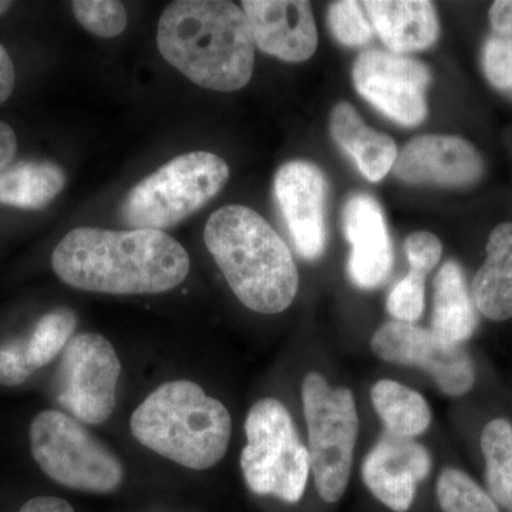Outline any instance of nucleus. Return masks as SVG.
Listing matches in <instances>:
<instances>
[{
	"instance_id": "obj_25",
	"label": "nucleus",
	"mask_w": 512,
	"mask_h": 512,
	"mask_svg": "<svg viewBox=\"0 0 512 512\" xmlns=\"http://www.w3.org/2000/svg\"><path fill=\"white\" fill-rule=\"evenodd\" d=\"M437 500L443 512H500L487 491L458 468H446L440 474Z\"/></svg>"
},
{
	"instance_id": "obj_6",
	"label": "nucleus",
	"mask_w": 512,
	"mask_h": 512,
	"mask_svg": "<svg viewBox=\"0 0 512 512\" xmlns=\"http://www.w3.org/2000/svg\"><path fill=\"white\" fill-rule=\"evenodd\" d=\"M245 436L241 470L249 490L285 503L301 501L311 460L285 404L272 397L256 402L245 420Z\"/></svg>"
},
{
	"instance_id": "obj_4",
	"label": "nucleus",
	"mask_w": 512,
	"mask_h": 512,
	"mask_svg": "<svg viewBox=\"0 0 512 512\" xmlns=\"http://www.w3.org/2000/svg\"><path fill=\"white\" fill-rule=\"evenodd\" d=\"M134 439L191 470H208L227 454L232 420L227 407L200 384L173 380L158 386L130 420Z\"/></svg>"
},
{
	"instance_id": "obj_2",
	"label": "nucleus",
	"mask_w": 512,
	"mask_h": 512,
	"mask_svg": "<svg viewBox=\"0 0 512 512\" xmlns=\"http://www.w3.org/2000/svg\"><path fill=\"white\" fill-rule=\"evenodd\" d=\"M157 46L178 72L214 92H238L254 73L247 16L229 0L171 2L158 20Z\"/></svg>"
},
{
	"instance_id": "obj_7",
	"label": "nucleus",
	"mask_w": 512,
	"mask_h": 512,
	"mask_svg": "<svg viewBox=\"0 0 512 512\" xmlns=\"http://www.w3.org/2000/svg\"><path fill=\"white\" fill-rule=\"evenodd\" d=\"M29 440L37 466L63 487L109 494L123 483L124 467L116 454L70 414L53 409L37 414Z\"/></svg>"
},
{
	"instance_id": "obj_28",
	"label": "nucleus",
	"mask_w": 512,
	"mask_h": 512,
	"mask_svg": "<svg viewBox=\"0 0 512 512\" xmlns=\"http://www.w3.org/2000/svg\"><path fill=\"white\" fill-rule=\"evenodd\" d=\"M426 296V276L410 271L402 281L397 282L389 293L386 308L399 322L413 323L424 312Z\"/></svg>"
},
{
	"instance_id": "obj_18",
	"label": "nucleus",
	"mask_w": 512,
	"mask_h": 512,
	"mask_svg": "<svg viewBox=\"0 0 512 512\" xmlns=\"http://www.w3.org/2000/svg\"><path fill=\"white\" fill-rule=\"evenodd\" d=\"M330 134L372 183L386 177L399 154L392 137L366 126L357 111L345 101L336 104L330 114Z\"/></svg>"
},
{
	"instance_id": "obj_26",
	"label": "nucleus",
	"mask_w": 512,
	"mask_h": 512,
	"mask_svg": "<svg viewBox=\"0 0 512 512\" xmlns=\"http://www.w3.org/2000/svg\"><path fill=\"white\" fill-rule=\"evenodd\" d=\"M72 8L80 25L93 35L111 39L126 29V8L117 0H74Z\"/></svg>"
},
{
	"instance_id": "obj_3",
	"label": "nucleus",
	"mask_w": 512,
	"mask_h": 512,
	"mask_svg": "<svg viewBox=\"0 0 512 512\" xmlns=\"http://www.w3.org/2000/svg\"><path fill=\"white\" fill-rule=\"evenodd\" d=\"M204 241L229 288L251 311L275 315L295 301L298 268L281 235L251 208L227 205L208 218Z\"/></svg>"
},
{
	"instance_id": "obj_1",
	"label": "nucleus",
	"mask_w": 512,
	"mask_h": 512,
	"mask_svg": "<svg viewBox=\"0 0 512 512\" xmlns=\"http://www.w3.org/2000/svg\"><path fill=\"white\" fill-rule=\"evenodd\" d=\"M52 266L64 284L82 291L154 295L183 284L191 261L183 245L164 231L82 227L57 244Z\"/></svg>"
},
{
	"instance_id": "obj_22",
	"label": "nucleus",
	"mask_w": 512,
	"mask_h": 512,
	"mask_svg": "<svg viewBox=\"0 0 512 512\" xmlns=\"http://www.w3.org/2000/svg\"><path fill=\"white\" fill-rule=\"evenodd\" d=\"M386 431L400 437L421 436L431 424L429 403L416 390L394 380H379L370 392Z\"/></svg>"
},
{
	"instance_id": "obj_36",
	"label": "nucleus",
	"mask_w": 512,
	"mask_h": 512,
	"mask_svg": "<svg viewBox=\"0 0 512 512\" xmlns=\"http://www.w3.org/2000/svg\"><path fill=\"white\" fill-rule=\"evenodd\" d=\"M10 6H12V3L6 2V0H0V15H3V13L8 12Z\"/></svg>"
},
{
	"instance_id": "obj_30",
	"label": "nucleus",
	"mask_w": 512,
	"mask_h": 512,
	"mask_svg": "<svg viewBox=\"0 0 512 512\" xmlns=\"http://www.w3.org/2000/svg\"><path fill=\"white\" fill-rule=\"evenodd\" d=\"M410 269L417 274L427 276L439 264L443 255L440 239L430 232H414L404 244Z\"/></svg>"
},
{
	"instance_id": "obj_12",
	"label": "nucleus",
	"mask_w": 512,
	"mask_h": 512,
	"mask_svg": "<svg viewBox=\"0 0 512 512\" xmlns=\"http://www.w3.org/2000/svg\"><path fill=\"white\" fill-rule=\"evenodd\" d=\"M325 175L308 161H289L275 175L276 204L288 228L296 251L315 261L326 247Z\"/></svg>"
},
{
	"instance_id": "obj_5",
	"label": "nucleus",
	"mask_w": 512,
	"mask_h": 512,
	"mask_svg": "<svg viewBox=\"0 0 512 512\" xmlns=\"http://www.w3.org/2000/svg\"><path fill=\"white\" fill-rule=\"evenodd\" d=\"M228 178V164L217 154H181L128 191L121 202V221L131 229L174 227L214 200Z\"/></svg>"
},
{
	"instance_id": "obj_11",
	"label": "nucleus",
	"mask_w": 512,
	"mask_h": 512,
	"mask_svg": "<svg viewBox=\"0 0 512 512\" xmlns=\"http://www.w3.org/2000/svg\"><path fill=\"white\" fill-rule=\"evenodd\" d=\"M429 67L384 50H369L357 57L353 83L363 99L404 127L419 126L427 116Z\"/></svg>"
},
{
	"instance_id": "obj_27",
	"label": "nucleus",
	"mask_w": 512,
	"mask_h": 512,
	"mask_svg": "<svg viewBox=\"0 0 512 512\" xmlns=\"http://www.w3.org/2000/svg\"><path fill=\"white\" fill-rule=\"evenodd\" d=\"M330 32L345 46H363L373 37V26L363 15L359 3L352 0L333 2L329 8Z\"/></svg>"
},
{
	"instance_id": "obj_15",
	"label": "nucleus",
	"mask_w": 512,
	"mask_h": 512,
	"mask_svg": "<svg viewBox=\"0 0 512 512\" xmlns=\"http://www.w3.org/2000/svg\"><path fill=\"white\" fill-rule=\"evenodd\" d=\"M255 47L288 63H302L315 55L318 30L311 5L302 0H244Z\"/></svg>"
},
{
	"instance_id": "obj_16",
	"label": "nucleus",
	"mask_w": 512,
	"mask_h": 512,
	"mask_svg": "<svg viewBox=\"0 0 512 512\" xmlns=\"http://www.w3.org/2000/svg\"><path fill=\"white\" fill-rule=\"evenodd\" d=\"M343 229L352 252L348 272L359 289L379 288L392 274L394 255L389 229L379 202L367 194H355L343 210Z\"/></svg>"
},
{
	"instance_id": "obj_10",
	"label": "nucleus",
	"mask_w": 512,
	"mask_h": 512,
	"mask_svg": "<svg viewBox=\"0 0 512 512\" xmlns=\"http://www.w3.org/2000/svg\"><path fill=\"white\" fill-rule=\"evenodd\" d=\"M372 350L384 362L429 373L446 396H464L476 383V370L463 346L448 343L433 330L413 323H384L373 335Z\"/></svg>"
},
{
	"instance_id": "obj_17",
	"label": "nucleus",
	"mask_w": 512,
	"mask_h": 512,
	"mask_svg": "<svg viewBox=\"0 0 512 512\" xmlns=\"http://www.w3.org/2000/svg\"><path fill=\"white\" fill-rule=\"evenodd\" d=\"M363 6L377 35L397 55L427 49L439 37V18L427 0H367Z\"/></svg>"
},
{
	"instance_id": "obj_9",
	"label": "nucleus",
	"mask_w": 512,
	"mask_h": 512,
	"mask_svg": "<svg viewBox=\"0 0 512 512\" xmlns=\"http://www.w3.org/2000/svg\"><path fill=\"white\" fill-rule=\"evenodd\" d=\"M121 362L109 339L97 333L73 336L59 366V403L74 419L103 424L116 409Z\"/></svg>"
},
{
	"instance_id": "obj_29",
	"label": "nucleus",
	"mask_w": 512,
	"mask_h": 512,
	"mask_svg": "<svg viewBox=\"0 0 512 512\" xmlns=\"http://www.w3.org/2000/svg\"><path fill=\"white\" fill-rule=\"evenodd\" d=\"M483 67L488 82L512 97V36L493 35L487 40Z\"/></svg>"
},
{
	"instance_id": "obj_23",
	"label": "nucleus",
	"mask_w": 512,
	"mask_h": 512,
	"mask_svg": "<svg viewBox=\"0 0 512 512\" xmlns=\"http://www.w3.org/2000/svg\"><path fill=\"white\" fill-rule=\"evenodd\" d=\"M488 495L504 511L512 512V426L505 419L491 420L481 433Z\"/></svg>"
},
{
	"instance_id": "obj_31",
	"label": "nucleus",
	"mask_w": 512,
	"mask_h": 512,
	"mask_svg": "<svg viewBox=\"0 0 512 512\" xmlns=\"http://www.w3.org/2000/svg\"><path fill=\"white\" fill-rule=\"evenodd\" d=\"M35 373L26 359L23 340H15L0 348V384L19 386Z\"/></svg>"
},
{
	"instance_id": "obj_32",
	"label": "nucleus",
	"mask_w": 512,
	"mask_h": 512,
	"mask_svg": "<svg viewBox=\"0 0 512 512\" xmlns=\"http://www.w3.org/2000/svg\"><path fill=\"white\" fill-rule=\"evenodd\" d=\"M488 15L495 35L512 36V0H497Z\"/></svg>"
},
{
	"instance_id": "obj_34",
	"label": "nucleus",
	"mask_w": 512,
	"mask_h": 512,
	"mask_svg": "<svg viewBox=\"0 0 512 512\" xmlns=\"http://www.w3.org/2000/svg\"><path fill=\"white\" fill-rule=\"evenodd\" d=\"M19 512H76L63 498L36 497L20 508Z\"/></svg>"
},
{
	"instance_id": "obj_33",
	"label": "nucleus",
	"mask_w": 512,
	"mask_h": 512,
	"mask_svg": "<svg viewBox=\"0 0 512 512\" xmlns=\"http://www.w3.org/2000/svg\"><path fill=\"white\" fill-rule=\"evenodd\" d=\"M15 66L10 59L8 50L0 45V104L9 99L15 87Z\"/></svg>"
},
{
	"instance_id": "obj_21",
	"label": "nucleus",
	"mask_w": 512,
	"mask_h": 512,
	"mask_svg": "<svg viewBox=\"0 0 512 512\" xmlns=\"http://www.w3.org/2000/svg\"><path fill=\"white\" fill-rule=\"evenodd\" d=\"M66 185V175L52 163H20L0 174V204L42 210Z\"/></svg>"
},
{
	"instance_id": "obj_8",
	"label": "nucleus",
	"mask_w": 512,
	"mask_h": 512,
	"mask_svg": "<svg viewBox=\"0 0 512 512\" xmlns=\"http://www.w3.org/2000/svg\"><path fill=\"white\" fill-rule=\"evenodd\" d=\"M302 403L316 491L325 503H338L348 490L359 433L355 396L312 372L303 379Z\"/></svg>"
},
{
	"instance_id": "obj_19",
	"label": "nucleus",
	"mask_w": 512,
	"mask_h": 512,
	"mask_svg": "<svg viewBox=\"0 0 512 512\" xmlns=\"http://www.w3.org/2000/svg\"><path fill=\"white\" fill-rule=\"evenodd\" d=\"M474 303L485 318L503 322L512 318V224L491 232L487 259L473 279Z\"/></svg>"
},
{
	"instance_id": "obj_20",
	"label": "nucleus",
	"mask_w": 512,
	"mask_h": 512,
	"mask_svg": "<svg viewBox=\"0 0 512 512\" xmlns=\"http://www.w3.org/2000/svg\"><path fill=\"white\" fill-rule=\"evenodd\" d=\"M434 333L453 345H463L477 328L473 301L456 261L441 266L434 279V308L431 318Z\"/></svg>"
},
{
	"instance_id": "obj_13",
	"label": "nucleus",
	"mask_w": 512,
	"mask_h": 512,
	"mask_svg": "<svg viewBox=\"0 0 512 512\" xmlns=\"http://www.w3.org/2000/svg\"><path fill=\"white\" fill-rule=\"evenodd\" d=\"M430 471V453L423 444L389 431L382 434L362 464L363 483L394 512L410 510L417 487Z\"/></svg>"
},
{
	"instance_id": "obj_24",
	"label": "nucleus",
	"mask_w": 512,
	"mask_h": 512,
	"mask_svg": "<svg viewBox=\"0 0 512 512\" xmlns=\"http://www.w3.org/2000/svg\"><path fill=\"white\" fill-rule=\"evenodd\" d=\"M77 316L72 309L60 308L40 318L28 340H23L26 359L39 370L56 359L73 338Z\"/></svg>"
},
{
	"instance_id": "obj_35",
	"label": "nucleus",
	"mask_w": 512,
	"mask_h": 512,
	"mask_svg": "<svg viewBox=\"0 0 512 512\" xmlns=\"http://www.w3.org/2000/svg\"><path fill=\"white\" fill-rule=\"evenodd\" d=\"M18 150L15 131L8 124L0 121V174L10 164Z\"/></svg>"
},
{
	"instance_id": "obj_14",
	"label": "nucleus",
	"mask_w": 512,
	"mask_h": 512,
	"mask_svg": "<svg viewBox=\"0 0 512 512\" xmlns=\"http://www.w3.org/2000/svg\"><path fill=\"white\" fill-rule=\"evenodd\" d=\"M392 170L404 183L467 187L480 180L484 161L463 138L424 134L400 150Z\"/></svg>"
}]
</instances>
